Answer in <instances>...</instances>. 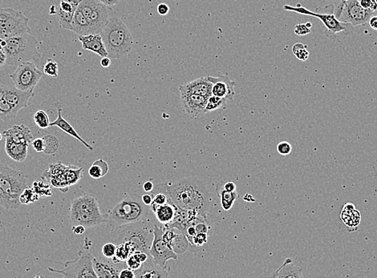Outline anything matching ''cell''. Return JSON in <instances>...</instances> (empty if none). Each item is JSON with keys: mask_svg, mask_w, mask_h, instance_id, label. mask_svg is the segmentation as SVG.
Returning <instances> with one entry per match:
<instances>
[{"mask_svg": "<svg viewBox=\"0 0 377 278\" xmlns=\"http://www.w3.org/2000/svg\"><path fill=\"white\" fill-rule=\"evenodd\" d=\"M171 201L178 209L194 210L206 217L211 205L212 196L205 185L195 178H185L166 184Z\"/></svg>", "mask_w": 377, "mask_h": 278, "instance_id": "6da1fadb", "label": "cell"}, {"mask_svg": "<svg viewBox=\"0 0 377 278\" xmlns=\"http://www.w3.org/2000/svg\"><path fill=\"white\" fill-rule=\"evenodd\" d=\"M100 34L109 58H124L132 52L133 36L125 23L117 16L109 17Z\"/></svg>", "mask_w": 377, "mask_h": 278, "instance_id": "7a4b0ae2", "label": "cell"}, {"mask_svg": "<svg viewBox=\"0 0 377 278\" xmlns=\"http://www.w3.org/2000/svg\"><path fill=\"white\" fill-rule=\"evenodd\" d=\"M0 44L6 53L7 64L18 67L26 62L38 63L41 59L38 40L31 32L0 39Z\"/></svg>", "mask_w": 377, "mask_h": 278, "instance_id": "3957f363", "label": "cell"}, {"mask_svg": "<svg viewBox=\"0 0 377 278\" xmlns=\"http://www.w3.org/2000/svg\"><path fill=\"white\" fill-rule=\"evenodd\" d=\"M69 220L72 225L92 228L108 221V214H102L94 195L85 193L74 199L70 208Z\"/></svg>", "mask_w": 377, "mask_h": 278, "instance_id": "277c9868", "label": "cell"}, {"mask_svg": "<svg viewBox=\"0 0 377 278\" xmlns=\"http://www.w3.org/2000/svg\"><path fill=\"white\" fill-rule=\"evenodd\" d=\"M148 206L137 196L125 199L112 208L108 214V221L115 226L136 224L142 220L148 214Z\"/></svg>", "mask_w": 377, "mask_h": 278, "instance_id": "5b68a950", "label": "cell"}, {"mask_svg": "<svg viewBox=\"0 0 377 278\" xmlns=\"http://www.w3.org/2000/svg\"><path fill=\"white\" fill-rule=\"evenodd\" d=\"M0 180L2 191L15 209L20 208V195L28 188L26 175L0 163Z\"/></svg>", "mask_w": 377, "mask_h": 278, "instance_id": "8992f818", "label": "cell"}, {"mask_svg": "<svg viewBox=\"0 0 377 278\" xmlns=\"http://www.w3.org/2000/svg\"><path fill=\"white\" fill-rule=\"evenodd\" d=\"M333 15L340 21L356 27L369 23L374 13L363 8L358 0H339L335 3Z\"/></svg>", "mask_w": 377, "mask_h": 278, "instance_id": "52a82bcc", "label": "cell"}, {"mask_svg": "<svg viewBox=\"0 0 377 278\" xmlns=\"http://www.w3.org/2000/svg\"><path fill=\"white\" fill-rule=\"evenodd\" d=\"M29 20L21 11L13 8H0V39L31 32Z\"/></svg>", "mask_w": 377, "mask_h": 278, "instance_id": "ba28073f", "label": "cell"}, {"mask_svg": "<svg viewBox=\"0 0 377 278\" xmlns=\"http://www.w3.org/2000/svg\"><path fill=\"white\" fill-rule=\"evenodd\" d=\"M93 260L94 257L90 252L79 251L76 258L73 261H66L63 270H56L51 267H48V270L51 273L61 274L64 278H97L93 268Z\"/></svg>", "mask_w": 377, "mask_h": 278, "instance_id": "9c48e42d", "label": "cell"}, {"mask_svg": "<svg viewBox=\"0 0 377 278\" xmlns=\"http://www.w3.org/2000/svg\"><path fill=\"white\" fill-rule=\"evenodd\" d=\"M283 9L285 11H292L300 15H310L321 20L326 28V36L330 39H336V36L340 33H343L346 35H350L353 33L354 27L351 24L340 21L333 14L316 13L301 7L300 5H298L297 7L285 5Z\"/></svg>", "mask_w": 377, "mask_h": 278, "instance_id": "30bf717a", "label": "cell"}, {"mask_svg": "<svg viewBox=\"0 0 377 278\" xmlns=\"http://www.w3.org/2000/svg\"><path fill=\"white\" fill-rule=\"evenodd\" d=\"M78 7L89 22L91 34H100L109 19L107 6L98 0H81Z\"/></svg>", "mask_w": 377, "mask_h": 278, "instance_id": "8fae6325", "label": "cell"}, {"mask_svg": "<svg viewBox=\"0 0 377 278\" xmlns=\"http://www.w3.org/2000/svg\"><path fill=\"white\" fill-rule=\"evenodd\" d=\"M43 76V72L33 62H26L19 65L10 77L14 86L21 91H34L36 84Z\"/></svg>", "mask_w": 377, "mask_h": 278, "instance_id": "7c38bea8", "label": "cell"}, {"mask_svg": "<svg viewBox=\"0 0 377 278\" xmlns=\"http://www.w3.org/2000/svg\"><path fill=\"white\" fill-rule=\"evenodd\" d=\"M153 233V243L149 249V255L153 257V261L156 264L161 265L162 267H166L167 261L170 260H177V254L172 248L169 247L168 245L163 240V229L159 228L155 224Z\"/></svg>", "mask_w": 377, "mask_h": 278, "instance_id": "4fadbf2b", "label": "cell"}, {"mask_svg": "<svg viewBox=\"0 0 377 278\" xmlns=\"http://www.w3.org/2000/svg\"><path fill=\"white\" fill-rule=\"evenodd\" d=\"M153 233L141 226L129 228L124 232L123 241L131 245L134 252L142 251L149 255V249L153 243Z\"/></svg>", "mask_w": 377, "mask_h": 278, "instance_id": "5bb4252c", "label": "cell"}, {"mask_svg": "<svg viewBox=\"0 0 377 278\" xmlns=\"http://www.w3.org/2000/svg\"><path fill=\"white\" fill-rule=\"evenodd\" d=\"M166 230L163 229V240L170 248H172L176 253H183L187 250L190 242L185 233L177 228L166 224Z\"/></svg>", "mask_w": 377, "mask_h": 278, "instance_id": "9a60e30c", "label": "cell"}, {"mask_svg": "<svg viewBox=\"0 0 377 278\" xmlns=\"http://www.w3.org/2000/svg\"><path fill=\"white\" fill-rule=\"evenodd\" d=\"M180 94L184 109L191 118L198 119L205 114L206 106L208 98L203 95L190 93Z\"/></svg>", "mask_w": 377, "mask_h": 278, "instance_id": "2e32d148", "label": "cell"}, {"mask_svg": "<svg viewBox=\"0 0 377 278\" xmlns=\"http://www.w3.org/2000/svg\"><path fill=\"white\" fill-rule=\"evenodd\" d=\"M33 95V91H21L11 85L4 84V99L16 112H20L28 105V101Z\"/></svg>", "mask_w": 377, "mask_h": 278, "instance_id": "e0dca14e", "label": "cell"}, {"mask_svg": "<svg viewBox=\"0 0 377 278\" xmlns=\"http://www.w3.org/2000/svg\"><path fill=\"white\" fill-rule=\"evenodd\" d=\"M209 81L213 84L212 95L218 97L231 100L235 96V83L230 79L228 75H220L216 76H207Z\"/></svg>", "mask_w": 377, "mask_h": 278, "instance_id": "ac0fdd59", "label": "cell"}, {"mask_svg": "<svg viewBox=\"0 0 377 278\" xmlns=\"http://www.w3.org/2000/svg\"><path fill=\"white\" fill-rule=\"evenodd\" d=\"M81 0H61L56 11L57 20L61 28L71 31V20Z\"/></svg>", "mask_w": 377, "mask_h": 278, "instance_id": "d6986e66", "label": "cell"}, {"mask_svg": "<svg viewBox=\"0 0 377 278\" xmlns=\"http://www.w3.org/2000/svg\"><path fill=\"white\" fill-rule=\"evenodd\" d=\"M170 268L162 267L153 260L148 259L138 270L134 271L135 278H166L168 277Z\"/></svg>", "mask_w": 377, "mask_h": 278, "instance_id": "ffe728a7", "label": "cell"}, {"mask_svg": "<svg viewBox=\"0 0 377 278\" xmlns=\"http://www.w3.org/2000/svg\"><path fill=\"white\" fill-rule=\"evenodd\" d=\"M212 84L207 77H201L179 87L180 93H190L209 98L212 95Z\"/></svg>", "mask_w": 377, "mask_h": 278, "instance_id": "44dd1931", "label": "cell"}, {"mask_svg": "<svg viewBox=\"0 0 377 278\" xmlns=\"http://www.w3.org/2000/svg\"><path fill=\"white\" fill-rule=\"evenodd\" d=\"M78 39L82 44L84 50L94 52L96 54L103 57L108 56L101 34H89V35H78Z\"/></svg>", "mask_w": 377, "mask_h": 278, "instance_id": "7402d4cb", "label": "cell"}, {"mask_svg": "<svg viewBox=\"0 0 377 278\" xmlns=\"http://www.w3.org/2000/svg\"><path fill=\"white\" fill-rule=\"evenodd\" d=\"M5 138L20 144H31L33 141V135L29 127L24 124H17L2 132Z\"/></svg>", "mask_w": 377, "mask_h": 278, "instance_id": "603a6c76", "label": "cell"}, {"mask_svg": "<svg viewBox=\"0 0 377 278\" xmlns=\"http://www.w3.org/2000/svg\"><path fill=\"white\" fill-rule=\"evenodd\" d=\"M28 144H20L6 139L5 151L9 157L16 162H23L26 160L28 154Z\"/></svg>", "mask_w": 377, "mask_h": 278, "instance_id": "cb8c5ba5", "label": "cell"}, {"mask_svg": "<svg viewBox=\"0 0 377 278\" xmlns=\"http://www.w3.org/2000/svg\"><path fill=\"white\" fill-rule=\"evenodd\" d=\"M62 112L61 109H58L57 118H56V121L50 124V127H53V126L58 127L60 129L62 130L63 132H66V133L69 134V136H72L74 138L79 140L81 144H83L84 146L86 147L87 149H89L90 151H93V147L91 146L89 144H88L85 140H83L82 137L77 133L75 128L63 117L62 112Z\"/></svg>", "mask_w": 377, "mask_h": 278, "instance_id": "d4e9b609", "label": "cell"}, {"mask_svg": "<svg viewBox=\"0 0 377 278\" xmlns=\"http://www.w3.org/2000/svg\"><path fill=\"white\" fill-rule=\"evenodd\" d=\"M178 212V208L171 201L165 205H160L156 209L155 214L157 220L162 224H169L173 221Z\"/></svg>", "mask_w": 377, "mask_h": 278, "instance_id": "484cf974", "label": "cell"}, {"mask_svg": "<svg viewBox=\"0 0 377 278\" xmlns=\"http://www.w3.org/2000/svg\"><path fill=\"white\" fill-rule=\"evenodd\" d=\"M341 219L343 222L347 225V228H355L357 229L361 220L360 212L356 209V206L351 203H347L343 206V210L341 212Z\"/></svg>", "mask_w": 377, "mask_h": 278, "instance_id": "4316f807", "label": "cell"}, {"mask_svg": "<svg viewBox=\"0 0 377 278\" xmlns=\"http://www.w3.org/2000/svg\"><path fill=\"white\" fill-rule=\"evenodd\" d=\"M149 193L153 196V202L151 204L150 209L153 213L160 205H165L172 201L169 195L166 184L156 185Z\"/></svg>", "mask_w": 377, "mask_h": 278, "instance_id": "83f0119b", "label": "cell"}, {"mask_svg": "<svg viewBox=\"0 0 377 278\" xmlns=\"http://www.w3.org/2000/svg\"><path fill=\"white\" fill-rule=\"evenodd\" d=\"M273 278H304L302 274V269L293 263L292 259L287 258L284 262L276 270L273 275Z\"/></svg>", "mask_w": 377, "mask_h": 278, "instance_id": "f1b7e54d", "label": "cell"}, {"mask_svg": "<svg viewBox=\"0 0 377 278\" xmlns=\"http://www.w3.org/2000/svg\"><path fill=\"white\" fill-rule=\"evenodd\" d=\"M71 31L78 35H85L91 34L90 25L89 22L83 15L82 11L79 7L74 12L71 23Z\"/></svg>", "mask_w": 377, "mask_h": 278, "instance_id": "f546056e", "label": "cell"}, {"mask_svg": "<svg viewBox=\"0 0 377 278\" xmlns=\"http://www.w3.org/2000/svg\"><path fill=\"white\" fill-rule=\"evenodd\" d=\"M93 268L95 270L97 278H119L120 271L113 265L99 261L95 257L93 260Z\"/></svg>", "mask_w": 377, "mask_h": 278, "instance_id": "4dcf8cb0", "label": "cell"}, {"mask_svg": "<svg viewBox=\"0 0 377 278\" xmlns=\"http://www.w3.org/2000/svg\"><path fill=\"white\" fill-rule=\"evenodd\" d=\"M217 193L221 199V205H222V209H224L225 211H229L230 209H231V208L233 207L234 204L239 196L237 191L228 192V191L222 189L218 185L217 186Z\"/></svg>", "mask_w": 377, "mask_h": 278, "instance_id": "1f68e13d", "label": "cell"}, {"mask_svg": "<svg viewBox=\"0 0 377 278\" xmlns=\"http://www.w3.org/2000/svg\"><path fill=\"white\" fill-rule=\"evenodd\" d=\"M108 164L107 162L102 159L96 160L93 165L89 168V174L93 179H99L104 177L108 173Z\"/></svg>", "mask_w": 377, "mask_h": 278, "instance_id": "d6a6232c", "label": "cell"}, {"mask_svg": "<svg viewBox=\"0 0 377 278\" xmlns=\"http://www.w3.org/2000/svg\"><path fill=\"white\" fill-rule=\"evenodd\" d=\"M134 249L129 242H122L121 245L117 246V252L114 257H112L114 262L125 261L132 253H134Z\"/></svg>", "mask_w": 377, "mask_h": 278, "instance_id": "836d02e7", "label": "cell"}, {"mask_svg": "<svg viewBox=\"0 0 377 278\" xmlns=\"http://www.w3.org/2000/svg\"><path fill=\"white\" fill-rule=\"evenodd\" d=\"M44 141V150L43 153L48 155H55L60 149V141L56 136L53 135H46L43 136Z\"/></svg>", "mask_w": 377, "mask_h": 278, "instance_id": "e575fe53", "label": "cell"}, {"mask_svg": "<svg viewBox=\"0 0 377 278\" xmlns=\"http://www.w3.org/2000/svg\"><path fill=\"white\" fill-rule=\"evenodd\" d=\"M83 169L73 166H67L65 169V176L69 186L73 185L80 181L82 176Z\"/></svg>", "mask_w": 377, "mask_h": 278, "instance_id": "d590c367", "label": "cell"}, {"mask_svg": "<svg viewBox=\"0 0 377 278\" xmlns=\"http://www.w3.org/2000/svg\"><path fill=\"white\" fill-rule=\"evenodd\" d=\"M226 99L223 98L218 97L217 95H211L207 99L206 106L205 112H213L217 110L218 108H222L224 105Z\"/></svg>", "mask_w": 377, "mask_h": 278, "instance_id": "8d00e7d4", "label": "cell"}, {"mask_svg": "<svg viewBox=\"0 0 377 278\" xmlns=\"http://www.w3.org/2000/svg\"><path fill=\"white\" fill-rule=\"evenodd\" d=\"M34 121L35 124L42 129H46L50 127L49 117L45 111L39 110L34 115Z\"/></svg>", "mask_w": 377, "mask_h": 278, "instance_id": "74e56055", "label": "cell"}, {"mask_svg": "<svg viewBox=\"0 0 377 278\" xmlns=\"http://www.w3.org/2000/svg\"><path fill=\"white\" fill-rule=\"evenodd\" d=\"M292 52H293L295 57L300 61H306L309 58V52L307 50V46L304 45L303 43H295V45L292 47Z\"/></svg>", "mask_w": 377, "mask_h": 278, "instance_id": "f35d334b", "label": "cell"}, {"mask_svg": "<svg viewBox=\"0 0 377 278\" xmlns=\"http://www.w3.org/2000/svg\"><path fill=\"white\" fill-rule=\"evenodd\" d=\"M38 198L39 196H37V193H35L33 189L27 188L20 195V201L21 205H28L29 203L34 202L38 200Z\"/></svg>", "mask_w": 377, "mask_h": 278, "instance_id": "ab89813d", "label": "cell"}, {"mask_svg": "<svg viewBox=\"0 0 377 278\" xmlns=\"http://www.w3.org/2000/svg\"><path fill=\"white\" fill-rule=\"evenodd\" d=\"M43 72L47 76H52V77H57L58 76L59 68L58 63L52 59H48L47 63L43 67Z\"/></svg>", "mask_w": 377, "mask_h": 278, "instance_id": "60d3db41", "label": "cell"}, {"mask_svg": "<svg viewBox=\"0 0 377 278\" xmlns=\"http://www.w3.org/2000/svg\"><path fill=\"white\" fill-rule=\"evenodd\" d=\"M207 240H208V233H197L196 235L194 236L193 238L192 244L191 246L193 247H197V248H201L204 244L206 243Z\"/></svg>", "mask_w": 377, "mask_h": 278, "instance_id": "b9f144b4", "label": "cell"}, {"mask_svg": "<svg viewBox=\"0 0 377 278\" xmlns=\"http://www.w3.org/2000/svg\"><path fill=\"white\" fill-rule=\"evenodd\" d=\"M0 207L7 210H15L14 205L11 204V201H9L7 196L5 195L2 191V186H1V180H0Z\"/></svg>", "mask_w": 377, "mask_h": 278, "instance_id": "7bdbcfd3", "label": "cell"}, {"mask_svg": "<svg viewBox=\"0 0 377 278\" xmlns=\"http://www.w3.org/2000/svg\"><path fill=\"white\" fill-rule=\"evenodd\" d=\"M116 252H117V246H115L114 244H105L102 247V253L107 258L114 257Z\"/></svg>", "mask_w": 377, "mask_h": 278, "instance_id": "ee69618b", "label": "cell"}, {"mask_svg": "<svg viewBox=\"0 0 377 278\" xmlns=\"http://www.w3.org/2000/svg\"><path fill=\"white\" fill-rule=\"evenodd\" d=\"M276 149L278 154H280L281 155H287L292 151V146L287 141H282L278 143Z\"/></svg>", "mask_w": 377, "mask_h": 278, "instance_id": "f6af8a7d", "label": "cell"}, {"mask_svg": "<svg viewBox=\"0 0 377 278\" xmlns=\"http://www.w3.org/2000/svg\"><path fill=\"white\" fill-rule=\"evenodd\" d=\"M361 7L368 11H373L375 13L377 10V3L376 0H358Z\"/></svg>", "mask_w": 377, "mask_h": 278, "instance_id": "bcb514c9", "label": "cell"}, {"mask_svg": "<svg viewBox=\"0 0 377 278\" xmlns=\"http://www.w3.org/2000/svg\"><path fill=\"white\" fill-rule=\"evenodd\" d=\"M125 262H126L127 267L130 270H134V271L138 270L142 265L133 254L130 255V257H128Z\"/></svg>", "mask_w": 377, "mask_h": 278, "instance_id": "7dc6e473", "label": "cell"}, {"mask_svg": "<svg viewBox=\"0 0 377 278\" xmlns=\"http://www.w3.org/2000/svg\"><path fill=\"white\" fill-rule=\"evenodd\" d=\"M294 32L298 35H308L311 32L310 28L307 26L306 24H299L295 27Z\"/></svg>", "mask_w": 377, "mask_h": 278, "instance_id": "c3c4849f", "label": "cell"}, {"mask_svg": "<svg viewBox=\"0 0 377 278\" xmlns=\"http://www.w3.org/2000/svg\"><path fill=\"white\" fill-rule=\"evenodd\" d=\"M218 185L221 187L222 189L228 191V192H235V191H236V188H237L236 185L234 182H232V181H226V182L220 181Z\"/></svg>", "mask_w": 377, "mask_h": 278, "instance_id": "681fc988", "label": "cell"}, {"mask_svg": "<svg viewBox=\"0 0 377 278\" xmlns=\"http://www.w3.org/2000/svg\"><path fill=\"white\" fill-rule=\"evenodd\" d=\"M32 145H33V149L35 150L37 153H41L44 150V141H43V137L42 138L34 139V140L32 141Z\"/></svg>", "mask_w": 377, "mask_h": 278, "instance_id": "f907efd6", "label": "cell"}, {"mask_svg": "<svg viewBox=\"0 0 377 278\" xmlns=\"http://www.w3.org/2000/svg\"><path fill=\"white\" fill-rule=\"evenodd\" d=\"M135 278V274H134V270H130L129 268L127 269H124V270L120 271V274H119V278Z\"/></svg>", "mask_w": 377, "mask_h": 278, "instance_id": "816d5d0a", "label": "cell"}, {"mask_svg": "<svg viewBox=\"0 0 377 278\" xmlns=\"http://www.w3.org/2000/svg\"><path fill=\"white\" fill-rule=\"evenodd\" d=\"M195 229H196L197 233H208V226H207L206 224L205 221H203V222H199L198 223V224H195Z\"/></svg>", "mask_w": 377, "mask_h": 278, "instance_id": "f5cc1de1", "label": "cell"}, {"mask_svg": "<svg viewBox=\"0 0 377 278\" xmlns=\"http://www.w3.org/2000/svg\"><path fill=\"white\" fill-rule=\"evenodd\" d=\"M6 64H7L6 53H5L4 50H3L2 46L0 44V68L4 67Z\"/></svg>", "mask_w": 377, "mask_h": 278, "instance_id": "db71d44e", "label": "cell"}, {"mask_svg": "<svg viewBox=\"0 0 377 278\" xmlns=\"http://www.w3.org/2000/svg\"><path fill=\"white\" fill-rule=\"evenodd\" d=\"M169 11H170V7L166 3H161L158 5V12L159 15H166L169 13Z\"/></svg>", "mask_w": 377, "mask_h": 278, "instance_id": "11a10c76", "label": "cell"}, {"mask_svg": "<svg viewBox=\"0 0 377 278\" xmlns=\"http://www.w3.org/2000/svg\"><path fill=\"white\" fill-rule=\"evenodd\" d=\"M140 198H141V201H142L144 205H147V206H150L151 204L153 202V196H152V195L149 192L143 194Z\"/></svg>", "mask_w": 377, "mask_h": 278, "instance_id": "9f6ffc18", "label": "cell"}, {"mask_svg": "<svg viewBox=\"0 0 377 278\" xmlns=\"http://www.w3.org/2000/svg\"><path fill=\"white\" fill-rule=\"evenodd\" d=\"M153 188H154V185H153L152 181H145L143 185V189H144V192H150Z\"/></svg>", "mask_w": 377, "mask_h": 278, "instance_id": "6f0895ef", "label": "cell"}, {"mask_svg": "<svg viewBox=\"0 0 377 278\" xmlns=\"http://www.w3.org/2000/svg\"><path fill=\"white\" fill-rule=\"evenodd\" d=\"M84 231H85V227L80 225V224L73 225L72 227V232H73L74 234H80H80L84 233Z\"/></svg>", "mask_w": 377, "mask_h": 278, "instance_id": "680465c9", "label": "cell"}, {"mask_svg": "<svg viewBox=\"0 0 377 278\" xmlns=\"http://www.w3.org/2000/svg\"><path fill=\"white\" fill-rule=\"evenodd\" d=\"M98 1L102 2L103 4L105 5L107 7H112V6L118 4L119 2H120V0H98Z\"/></svg>", "mask_w": 377, "mask_h": 278, "instance_id": "91938a15", "label": "cell"}, {"mask_svg": "<svg viewBox=\"0 0 377 278\" xmlns=\"http://www.w3.org/2000/svg\"><path fill=\"white\" fill-rule=\"evenodd\" d=\"M369 24L373 30H377V15H373L369 19Z\"/></svg>", "mask_w": 377, "mask_h": 278, "instance_id": "94428289", "label": "cell"}, {"mask_svg": "<svg viewBox=\"0 0 377 278\" xmlns=\"http://www.w3.org/2000/svg\"><path fill=\"white\" fill-rule=\"evenodd\" d=\"M101 64H102V66L103 67H109L110 65H111V60H110L109 57H108V56H107V57H103V58L102 59V61H101Z\"/></svg>", "mask_w": 377, "mask_h": 278, "instance_id": "6125c7cd", "label": "cell"}, {"mask_svg": "<svg viewBox=\"0 0 377 278\" xmlns=\"http://www.w3.org/2000/svg\"><path fill=\"white\" fill-rule=\"evenodd\" d=\"M243 199L248 202H254V199L250 194H246V196H244Z\"/></svg>", "mask_w": 377, "mask_h": 278, "instance_id": "be15d7a7", "label": "cell"}, {"mask_svg": "<svg viewBox=\"0 0 377 278\" xmlns=\"http://www.w3.org/2000/svg\"><path fill=\"white\" fill-rule=\"evenodd\" d=\"M2 136H2V133H1V132H0V141H1V140H2Z\"/></svg>", "mask_w": 377, "mask_h": 278, "instance_id": "e7e4bbea", "label": "cell"}, {"mask_svg": "<svg viewBox=\"0 0 377 278\" xmlns=\"http://www.w3.org/2000/svg\"><path fill=\"white\" fill-rule=\"evenodd\" d=\"M376 2H377V0H376ZM374 15H377V11H376L375 13H374Z\"/></svg>", "mask_w": 377, "mask_h": 278, "instance_id": "03108f58", "label": "cell"}]
</instances>
